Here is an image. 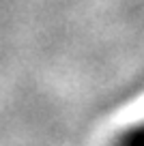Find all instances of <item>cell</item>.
I'll return each instance as SVG.
<instances>
[{"label": "cell", "instance_id": "6da1fadb", "mask_svg": "<svg viewBox=\"0 0 144 146\" xmlns=\"http://www.w3.org/2000/svg\"><path fill=\"white\" fill-rule=\"evenodd\" d=\"M121 144H127V146H144V123L133 127L131 131H127L125 135L118 137Z\"/></svg>", "mask_w": 144, "mask_h": 146}]
</instances>
